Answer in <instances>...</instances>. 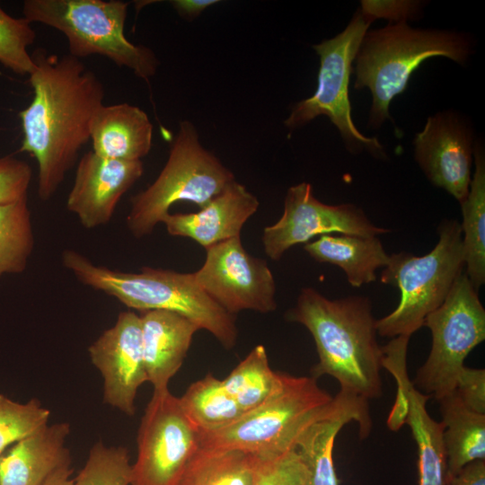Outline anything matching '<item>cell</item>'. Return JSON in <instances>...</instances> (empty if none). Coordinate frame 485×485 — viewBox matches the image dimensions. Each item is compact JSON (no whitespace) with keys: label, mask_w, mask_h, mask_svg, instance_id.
<instances>
[{"label":"cell","mask_w":485,"mask_h":485,"mask_svg":"<svg viewBox=\"0 0 485 485\" xmlns=\"http://www.w3.org/2000/svg\"><path fill=\"white\" fill-rule=\"evenodd\" d=\"M30 104L20 111L23 139L20 148L38 164V196L49 200L90 140L95 112L104 104L99 77L69 54L61 57L37 49Z\"/></svg>","instance_id":"cell-1"},{"label":"cell","mask_w":485,"mask_h":485,"mask_svg":"<svg viewBox=\"0 0 485 485\" xmlns=\"http://www.w3.org/2000/svg\"><path fill=\"white\" fill-rule=\"evenodd\" d=\"M286 316L304 325L313 338L319 362L312 369V377L332 376L340 390L367 401L383 395L384 354L367 297L331 300L305 287Z\"/></svg>","instance_id":"cell-2"},{"label":"cell","mask_w":485,"mask_h":485,"mask_svg":"<svg viewBox=\"0 0 485 485\" xmlns=\"http://www.w3.org/2000/svg\"><path fill=\"white\" fill-rule=\"evenodd\" d=\"M63 266L83 285L116 298L128 308L179 313L209 331L226 349L237 341L234 315L218 305L198 284L193 273L144 267L124 272L96 265L82 253L66 249Z\"/></svg>","instance_id":"cell-3"},{"label":"cell","mask_w":485,"mask_h":485,"mask_svg":"<svg viewBox=\"0 0 485 485\" xmlns=\"http://www.w3.org/2000/svg\"><path fill=\"white\" fill-rule=\"evenodd\" d=\"M470 49L463 34L413 29L406 22L366 31L355 57V88L367 87L372 93L369 125L378 128L390 118L391 101L404 92L423 61L441 56L463 64Z\"/></svg>","instance_id":"cell-4"},{"label":"cell","mask_w":485,"mask_h":485,"mask_svg":"<svg viewBox=\"0 0 485 485\" xmlns=\"http://www.w3.org/2000/svg\"><path fill=\"white\" fill-rule=\"evenodd\" d=\"M128 7L120 0H26L22 14L61 32L72 57H104L148 83L160 62L150 48L126 38Z\"/></svg>","instance_id":"cell-5"},{"label":"cell","mask_w":485,"mask_h":485,"mask_svg":"<svg viewBox=\"0 0 485 485\" xmlns=\"http://www.w3.org/2000/svg\"><path fill=\"white\" fill-rule=\"evenodd\" d=\"M437 230L438 242L428 254L415 256L402 251L389 256L381 281L396 287L401 298L391 313L376 320V331L382 337H410L443 304L463 273L465 261L461 225L455 219H446Z\"/></svg>","instance_id":"cell-6"},{"label":"cell","mask_w":485,"mask_h":485,"mask_svg":"<svg viewBox=\"0 0 485 485\" xmlns=\"http://www.w3.org/2000/svg\"><path fill=\"white\" fill-rule=\"evenodd\" d=\"M234 181V173L201 145L193 123L182 120L157 178L131 197L127 227L136 238L150 235L174 203L189 201L202 208Z\"/></svg>","instance_id":"cell-7"},{"label":"cell","mask_w":485,"mask_h":485,"mask_svg":"<svg viewBox=\"0 0 485 485\" xmlns=\"http://www.w3.org/2000/svg\"><path fill=\"white\" fill-rule=\"evenodd\" d=\"M332 403L315 378L286 374L282 387L264 403L224 428L199 432L200 445L278 455L294 448L301 433Z\"/></svg>","instance_id":"cell-8"},{"label":"cell","mask_w":485,"mask_h":485,"mask_svg":"<svg viewBox=\"0 0 485 485\" xmlns=\"http://www.w3.org/2000/svg\"><path fill=\"white\" fill-rule=\"evenodd\" d=\"M423 326L431 332V349L411 382L420 392L438 400L454 390L464 359L485 340V310L465 272Z\"/></svg>","instance_id":"cell-9"},{"label":"cell","mask_w":485,"mask_h":485,"mask_svg":"<svg viewBox=\"0 0 485 485\" xmlns=\"http://www.w3.org/2000/svg\"><path fill=\"white\" fill-rule=\"evenodd\" d=\"M372 22L357 12L342 32L313 46L320 57L317 88L313 95L293 106L284 121L287 128L295 129L325 115L349 146H364L374 153L383 150L376 138L367 137L357 129L348 100L351 65Z\"/></svg>","instance_id":"cell-10"},{"label":"cell","mask_w":485,"mask_h":485,"mask_svg":"<svg viewBox=\"0 0 485 485\" xmlns=\"http://www.w3.org/2000/svg\"><path fill=\"white\" fill-rule=\"evenodd\" d=\"M199 430L169 389L154 391L137 434L130 485H177L200 446Z\"/></svg>","instance_id":"cell-11"},{"label":"cell","mask_w":485,"mask_h":485,"mask_svg":"<svg viewBox=\"0 0 485 485\" xmlns=\"http://www.w3.org/2000/svg\"><path fill=\"white\" fill-rule=\"evenodd\" d=\"M200 287L224 310L262 313L277 308L276 285L266 260L246 251L241 237L206 249V260L193 273Z\"/></svg>","instance_id":"cell-12"},{"label":"cell","mask_w":485,"mask_h":485,"mask_svg":"<svg viewBox=\"0 0 485 485\" xmlns=\"http://www.w3.org/2000/svg\"><path fill=\"white\" fill-rule=\"evenodd\" d=\"M390 230L371 223L363 210L352 204L327 205L313 194L312 186L302 182L286 194L282 216L262 234L265 253L278 260L292 246L307 243L317 235L338 233L357 236H377Z\"/></svg>","instance_id":"cell-13"},{"label":"cell","mask_w":485,"mask_h":485,"mask_svg":"<svg viewBox=\"0 0 485 485\" xmlns=\"http://www.w3.org/2000/svg\"><path fill=\"white\" fill-rule=\"evenodd\" d=\"M88 352L102 376L104 403L133 416L137 390L148 382L140 315L131 311L121 312L114 325L92 343Z\"/></svg>","instance_id":"cell-14"},{"label":"cell","mask_w":485,"mask_h":485,"mask_svg":"<svg viewBox=\"0 0 485 485\" xmlns=\"http://www.w3.org/2000/svg\"><path fill=\"white\" fill-rule=\"evenodd\" d=\"M415 158L436 186L462 204L471 183L472 137L467 126L453 112L429 117L414 139Z\"/></svg>","instance_id":"cell-15"},{"label":"cell","mask_w":485,"mask_h":485,"mask_svg":"<svg viewBox=\"0 0 485 485\" xmlns=\"http://www.w3.org/2000/svg\"><path fill=\"white\" fill-rule=\"evenodd\" d=\"M143 173L142 161L113 160L89 151L77 163L66 207L85 229L105 225Z\"/></svg>","instance_id":"cell-16"},{"label":"cell","mask_w":485,"mask_h":485,"mask_svg":"<svg viewBox=\"0 0 485 485\" xmlns=\"http://www.w3.org/2000/svg\"><path fill=\"white\" fill-rule=\"evenodd\" d=\"M351 421L357 423L360 437L366 438L372 428L368 401L340 390L329 410L298 436L295 447L307 470L305 485H339L333 447L340 429Z\"/></svg>","instance_id":"cell-17"},{"label":"cell","mask_w":485,"mask_h":485,"mask_svg":"<svg viewBox=\"0 0 485 485\" xmlns=\"http://www.w3.org/2000/svg\"><path fill=\"white\" fill-rule=\"evenodd\" d=\"M259 206L258 198L234 181L199 211L169 213L162 223L169 234L190 238L207 249L240 236L243 225Z\"/></svg>","instance_id":"cell-18"},{"label":"cell","mask_w":485,"mask_h":485,"mask_svg":"<svg viewBox=\"0 0 485 485\" xmlns=\"http://www.w3.org/2000/svg\"><path fill=\"white\" fill-rule=\"evenodd\" d=\"M140 320L147 380L154 391L166 390L199 329L188 318L163 310L143 312Z\"/></svg>","instance_id":"cell-19"},{"label":"cell","mask_w":485,"mask_h":485,"mask_svg":"<svg viewBox=\"0 0 485 485\" xmlns=\"http://www.w3.org/2000/svg\"><path fill=\"white\" fill-rule=\"evenodd\" d=\"M69 432L66 422L48 424L13 444L0 455V485H42L57 470L70 464L65 446Z\"/></svg>","instance_id":"cell-20"},{"label":"cell","mask_w":485,"mask_h":485,"mask_svg":"<svg viewBox=\"0 0 485 485\" xmlns=\"http://www.w3.org/2000/svg\"><path fill=\"white\" fill-rule=\"evenodd\" d=\"M93 152L113 160L141 161L152 147L153 124L137 106L103 104L90 126Z\"/></svg>","instance_id":"cell-21"},{"label":"cell","mask_w":485,"mask_h":485,"mask_svg":"<svg viewBox=\"0 0 485 485\" xmlns=\"http://www.w3.org/2000/svg\"><path fill=\"white\" fill-rule=\"evenodd\" d=\"M304 249L316 261L341 268L356 287L375 281L376 269L389 261L377 236L324 234L305 243Z\"/></svg>","instance_id":"cell-22"},{"label":"cell","mask_w":485,"mask_h":485,"mask_svg":"<svg viewBox=\"0 0 485 485\" xmlns=\"http://www.w3.org/2000/svg\"><path fill=\"white\" fill-rule=\"evenodd\" d=\"M436 401L444 425L446 476H452L471 462L485 460V414L467 407L454 390Z\"/></svg>","instance_id":"cell-23"},{"label":"cell","mask_w":485,"mask_h":485,"mask_svg":"<svg viewBox=\"0 0 485 485\" xmlns=\"http://www.w3.org/2000/svg\"><path fill=\"white\" fill-rule=\"evenodd\" d=\"M400 388L407 401L405 424L410 428L418 448V485H445L444 425L429 416L426 405L430 397L417 390L410 379L401 381Z\"/></svg>","instance_id":"cell-24"},{"label":"cell","mask_w":485,"mask_h":485,"mask_svg":"<svg viewBox=\"0 0 485 485\" xmlns=\"http://www.w3.org/2000/svg\"><path fill=\"white\" fill-rule=\"evenodd\" d=\"M256 464L251 453L200 445L177 485H253Z\"/></svg>","instance_id":"cell-25"},{"label":"cell","mask_w":485,"mask_h":485,"mask_svg":"<svg viewBox=\"0 0 485 485\" xmlns=\"http://www.w3.org/2000/svg\"><path fill=\"white\" fill-rule=\"evenodd\" d=\"M475 172L466 199L460 204L464 261L468 278L476 290L485 282V160L480 145L473 150Z\"/></svg>","instance_id":"cell-26"},{"label":"cell","mask_w":485,"mask_h":485,"mask_svg":"<svg viewBox=\"0 0 485 485\" xmlns=\"http://www.w3.org/2000/svg\"><path fill=\"white\" fill-rule=\"evenodd\" d=\"M285 375L271 369L265 347L258 345L222 382L244 414L274 395L282 387Z\"/></svg>","instance_id":"cell-27"},{"label":"cell","mask_w":485,"mask_h":485,"mask_svg":"<svg viewBox=\"0 0 485 485\" xmlns=\"http://www.w3.org/2000/svg\"><path fill=\"white\" fill-rule=\"evenodd\" d=\"M179 400L185 414L199 432L224 428L243 415L222 380L211 374L191 384Z\"/></svg>","instance_id":"cell-28"},{"label":"cell","mask_w":485,"mask_h":485,"mask_svg":"<svg viewBox=\"0 0 485 485\" xmlns=\"http://www.w3.org/2000/svg\"><path fill=\"white\" fill-rule=\"evenodd\" d=\"M35 246L28 199L0 207V278L22 273Z\"/></svg>","instance_id":"cell-29"},{"label":"cell","mask_w":485,"mask_h":485,"mask_svg":"<svg viewBox=\"0 0 485 485\" xmlns=\"http://www.w3.org/2000/svg\"><path fill=\"white\" fill-rule=\"evenodd\" d=\"M132 465L123 446H106L97 442L91 448L75 485H130Z\"/></svg>","instance_id":"cell-30"},{"label":"cell","mask_w":485,"mask_h":485,"mask_svg":"<svg viewBox=\"0 0 485 485\" xmlns=\"http://www.w3.org/2000/svg\"><path fill=\"white\" fill-rule=\"evenodd\" d=\"M50 411L37 399L26 403L0 394V455L10 445L48 425Z\"/></svg>","instance_id":"cell-31"},{"label":"cell","mask_w":485,"mask_h":485,"mask_svg":"<svg viewBox=\"0 0 485 485\" xmlns=\"http://www.w3.org/2000/svg\"><path fill=\"white\" fill-rule=\"evenodd\" d=\"M31 22L9 15L0 5V63L15 74L30 75L35 63L28 51L36 38Z\"/></svg>","instance_id":"cell-32"},{"label":"cell","mask_w":485,"mask_h":485,"mask_svg":"<svg viewBox=\"0 0 485 485\" xmlns=\"http://www.w3.org/2000/svg\"><path fill=\"white\" fill-rule=\"evenodd\" d=\"M307 470L295 447L278 455L258 457L253 485H305Z\"/></svg>","instance_id":"cell-33"},{"label":"cell","mask_w":485,"mask_h":485,"mask_svg":"<svg viewBox=\"0 0 485 485\" xmlns=\"http://www.w3.org/2000/svg\"><path fill=\"white\" fill-rule=\"evenodd\" d=\"M31 177L25 161L12 155L0 157V207L28 199Z\"/></svg>","instance_id":"cell-34"},{"label":"cell","mask_w":485,"mask_h":485,"mask_svg":"<svg viewBox=\"0 0 485 485\" xmlns=\"http://www.w3.org/2000/svg\"><path fill=\"white\" fill-rule=\"evenodd\" d=\"M463 402L471 410L485 414V370L463 366L454 387Z\"/></svg>","instance_id":"cell-35"},{"label":"cell","mask_w":485,"mask_h":485,"mask_svg":"<svg viewBox=\"0 0 485 485\" xmlns=\"http://www.w3.org/2000/svg\"><path fill=\"white\" fill-rule=\"evenodd\" d=\"M419 4L415 1H361L360 12L371 19H387L396 22L416 17Z\"/></svg>","instance_id":"cell-36"},{"label":"cell","mask_w":485,"mask_h":485,"mask_svg":"<svg viewBox=\"0 0 485 485\" xmlns=\"http://www.w3.org/2000/svg\"><path fill=\"white\" fill-rule=\"evenodd\" d=\"M445 485H485V460L471 462L455 474L446 476Z\"/></svg>","instance_id":"cell-37"},{"label":"cell","mask_w":485,"mask_h":485,"mask_svg":"<svg viewBox=\"0 0 485 485\" xmlns=\"http://www.w3.org/2000/svg\"><path fill=\"white\" fill-rule=\"evenodd\" d=\"M177 13L183 19L193 20L207 7L219 3L218 0H172L170 2Z\"/></svg>","instance_id":"cell-38"},{"label":"cell","mask_w":485,"mask_h":485,"mask_svg":"<svg viewBox=\"0 0 485 485\" xmlns=\"http://www.w3.org/2000/svg\"><path fill=\"white\" fill-rule=\"evenodd\" d=\"M71 473L70 464L64 465L49 476L42 485H75Z\"/></svg>","instance_id":"cell-39"}]
</instances>
